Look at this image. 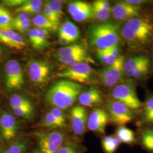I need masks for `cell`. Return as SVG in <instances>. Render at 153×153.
I'll return each instance as SVG.
<instances>
[{
	"label": "cell",
	"mask_w": 153,
	"mask_h": 153,
	"mask_svg": "<svg viewBox=\"0 0 153 153\" xmlns=\"http://www.w3.org/2000/svg\"><path fill=\"white\" fill-rule=\"evenodd\" d=\"M121 34L132 51H144L153 45V21L148 17H136L127 21Z\"/></svg>",
	"instance_id": "6da1fadb"
},
{
	"label": "cell",
	"mask_w": 153,
	"mask_h": 153,
	"mask_svg": "<svg viewBox=\"0 0 153 153\" xmlns=\"http://www.w3.org/2000/svg\"><path fill=\"white\" fill-rule=\"evenodd\" d=\"M83 88L82 84L64 79L49 88L45 94V100L52 107L65 111L74 105Z\"/></svg>",
	"instance_id": "7a4b0ae2"
},
{
	"label": "cell",
	"mask_w": 153,
	"mask_h": 153,
	"mask_svg": "<svg viewBox=\"0 0 153 153\" xmlns=\"http://www.w3.org/2000/svg\"><path fill=\"white\" fill-rule=\"evenodd\" d=\"M120 27L114 22L95 23L88 28L90 43L97 49H108L118 45L120 40Z\"/></svg>",
	"instance_id": "3957f363"
},
{
	"label": "cell",
	"mask_w": 153,
	"mask_h": 153,
	"mask_svg": "<svg viewBox=\"0 0 153 153\" xmlns=\"http://www.w3.org/2000/svg\"><path fill=\"white\" fill-rule=\"evenodd\" d=\"M31 136L36 141L39 153H57L69 135L59 129L39 130L33 131Z\"/></svg>",
	"instance_id": "277c9868"
},
{
	"label": "cell",
	"mask_w": 153,
	"mask_h": 153,
	"mask_svg": "<svg viewBox=\"0 0 153 153\" xmlns=\"http://www.w3.org/2000/svg\"><path fill=\"white\" fill-rule=\"evenodd\" d=\"M111 98L126 105L137 115L142 107L137 96L136 87L131 82H121L115 86L109 93Z\"/></svg>",
	"instance_id": "5b68a950"
},
{
	"label": "cell",
	"mask_w": 153,
	"mask_h": 153,
	"mask_svg": "<svg viewBox=\"0 0 153 153\" xmlns=\"http://www.w3.org/2000/svg\"><path fill=\"white\" fill-rule=\"evenodd\" d=\"M105 109L109 116L111 123L117 127L126 126L136 117V114L120 102L110 98L105 103Z\"/></svg>",
	"instance_id": "8992f818"
},
{
	"label": "cell",
	"mask_w": 153,
	"mask_h": 153,
	"mask_svg": "<svg viewBox=\"0 0 153 153\" xmlns=\"http://www.w3.org/2000/svg\"><path fill=\"white\" fill-rule=\"evenodd\" d=\"M21 124L11 112L0 108V136L5 145L16 140L21 136Z\"/></svg>",
	"instance_id": "52a82bcc"
},
{
	"label": "cell",
	"mask_w": 153,
	"mask_h": 153,
	"mask_svg": "<svg viewBox=\"0 0 153 153\" xmlns=\"http://www.w3.org/2000/svg\"><path fill=\"white\" fill-rule=\"evenodd\" d=\"M53 65L48 61L33 59L28 61L27 72L30 81L38 87L45 85L50 79Z\"/></svg>",
	"instance_id": "ba28073f"
},
{
	"label": "cell",
	"mask_w": 153,
	"mask_h": 153,
	"mask_svg": "<svg viewBox=\"0 0 153 153\" xmlns=\"http://www.w3.org/2000/svg\"><path fill=\"white\" fill-rule=\"evenodd\" d=\"M4 83L7 90H19L25 84L24 72L19 62L14 59L7 61L4 69Z\"/></svg>",
	"instance_id": "9c48e42d"
},
{
	"label": "cell",
	"mask_w": 153,
	"mask_h": 153,
	"mask_svg": "<svg viewBox=\"0 0 153 153\" xmlns=\"http://www.w3.org/2000/svg\"><path fill=\"white\" fill-rule=\"evenodd\" d=\"M88 112L86 108L79 104L71 107L70 112V123L73 136L83 141L85 135L88 131Z\"/></svg>",
	"instance_id": "30bf717a"
},
{
	"label": "cell",
	"mask_w": 153,
	"mask_h": 153,
	"mask_svg": "<svg viewBox=\"0 0 153 153\" xmlns=\"http://www.w3.org/2000/svg\"><path fill=\"white\" fill-rule=\"evenodd\" d=\"M57 76L78 83H90L93 78V70L89 64L82 62L65 68Z\"/></svg>",
	"instance_id": "8fae6325"
},
{
	"label": "cell",
	"mask_w": 153,
	"mask_h": 153,
	"mask_svg": "<svg viewBox=\"0 0 153 153\" xmlns=\"http://www.w3.org/2000/svg\"><path fill=\"white\" fill-rule=\"evenodd\" d=\"M124 57L119 56L113 64L99 71V79L103 85L110 88L120 83L124 74Z\"/></svg>",
	"instance_id": "7c38bea8"
},
{
	"label": "cell",
	"mask_w": 153,
	"mask_h": 153,
	"mask_svg": "<svg viewBox=\"0 0 153 153\" xmlns=\"http://www.w3.org/2000/svg\"><path fill=\"white\" fill-rule=\"evenodd\" d=\"M109 124V116L105 108H94L88 114V130L100 137L105 135L106 128Z\"/></svg>",
	"instance_id": "4fadbf2b"
},
{
	"label": "cell",
	"mask_w": 153,
	"mask_h": 153,
	"mask_svg": "<svg viewBox=\"0 0 153 153\" xmlns=\"http://www.w3.org/2000/svg\"><path fill=\"white\" fill-rule=\"evenodd\" d=\"M111 13L114 18L120 21H129L138 17L140 13V8L126 2H117L111 8Z\"/></svg>",
	"instance_id": "5bb4252c"
},
{
	"label": "cell",
	"mask_w": 153,
	"mask_h": 153,
	"mask_svg": "<svg viewBox=\"0 0 153 153\" xmlns=\"http://www.w3.org/2000/svg\"><path fill=\"white\" fill-rule=\"evenodd\" d=\"M77 100L79 105L86 108L101 107L105 103L102 93L95 86H91L81 93Z\"/></svg>",
	"instance_id": "9a60e30c"
},
{
	"label": "cell",
	"mask_w": 153,
	"mask_h": 153,
	"mask_svg": "<svg viewBox=\"0 0 153 153\" xmlns=\"http://www.w3.org/2000/svg\"><path fill=\"white\" fill-rule=\"evenodd\" d=\"M28 40L33 49L42 51L50 45V31L38 28H33L28 31Z\"/></svg>",
	"instance_id": "2e32d148"
},
{
	"label": "cell",
	"mask_w": 153,
	"mask_h": 153,
	"mask_svg": "<svg viewBox=\"0 0 153 153\" xmlns=\"http://www.w3.org/2000/svg\"><path fill=\"white\" fill-rule=\"evenodd\" d=\"M0 43L13 49L21 50L26 47L22 35L13 30H0Z\"/></svg>",
	"instance_id": "e0dca14e"
},
{
	"label": "cell",
	"mask_w": 153,
	"mask_h": 153,
	"mask_svg": "<svg viewBox=\"0 0 153 153\" xmlns=\"http://www.w3.org/2000/svg\"><path fill=\"white\" fill-rule=\"evenodd\" d=\"M137 115H138V120H137L138 128H153V95L149 96L144 103H142V108Z\"/></svg>",
	"instance_id": "ac0fdd59"
},
{
	"label": "cell",
	"mask_w": 153,
	"mask_h": 153,
	"mask_svg": "<svg viewBox=\"0 0 153 153\" xmlns=\"http://www.w3.org/2000/svg\"><path fill=\"white\" fill-rule=\"evenodd\" d=\"M32 138L21 135L16 140L5 146L0 150V153H28L32 145Z\"/></svg>",
	"instance_id": "d6986e66"
},
{
	"label": "cell",
	"mask_w": 153,
	"mask_h": 153,
	"mask_svg": "<svg viewBox=\"0 0 153 153\" xmlns=\"http://www.w3.org/2000/svg\"><path fill=\"white\" fill-rule=\"evenodd\" d=\"M136 133L137 146L147 153H153V128H138Z\"/></svg>",
	"instance_id": "ffe728a7"
},
{
	"label": "cell",
	"mask_w": 153,
	"mask_h": 153,
	"mask_svg": "<svg viewBox=\"0 0 153 153\" xmlns=\"http://www.w3.org/2000/svg\"><path fill=\"white\" fill-rule=\"evenodd\" d=\"M114 134L119 139L121 145L124 144L131 148L137 146L136 131H133L126 126L117 127Z\"/></svg>",
	"instance_id": "44dd1931"
},
{
	"label": "cell",
	"mask_w": 153,
	"mask_h": 153,
	"mask_svg": "<svg viewBox=\"0 0 153 153\" xmlns=\"http://www.w3.org/2000/svg\"><path fill=\"white\" fill-rule=\"evenodd\" d=\"M86 151L83 141L73 136H68L57 153H86Z\"/></svg>",
	"instance_id": "7402d4cb"
},
{
	"label": "cell",
	"mask_w": 153,
	"mask_h": 153,
	"mask_svg": "<svg viewBox=\"0 0 153 153\" xmlns=\"http://www.w3.org/2000/svg\"><path fill=\"white\" fill-rule=\"evenodd\" d=\"M59 33L69 39L73 43L80 38L81 33L79 28L73 22L66 20L59 28Z\"/></svg>",
	"instance_id": "603a6c76"
},
{
	"label": "cell",
	"mask_w": 153,
	"mask_h": 153,
	"mask_svg": "<svg viewBox=\"0 0 153 153\" xmlns=\"http://www.w3.org/2000/svg\"><path fill=\"white\" fill-rule=\"evenodd\" d=\"M85 48L81 44H71L58 49L55 53V58L73 56L78 55H87Z\"/></svg>",
	"instance_id": "cb8c5ba5"
},
{
	"label": "cell",
	"mask_w": 153,
	"mask_h": 153,
	"mask_svg": "<svg viewBox=\"0 0 153 153\" xmlns=\"http://www.w3.org/2000/svg\"><path fill=\"white\" fill-rule=\"evenodd\" d=\"M100 143L104 153H116L121 145L114 134L100 137Z\"/></svg>",
	"instance_id": "d4e9b609"
},
{
	"label": "cell",
	"mask_w": 153,
	"mask_h": 153,
	"mask_svg": "<svg viewBox=\"0 0 153 153\" xmlns=\"http://www.w3.org/2000/svg\"><path fill=\"white\" fill-rule=\"evenodd\" d=\"M59 62L61 63L66 68L78 64L85 62L95 64V61L93 59L87 55H78L73 56H68L64 57H59L56 59Z\"/></svg>",
	"instance_id": "484cf974"
},
{
	"label": "cell",
	"mask_w": 153,
	"mask_h": 153,
	"mask_svg": "<svg viewBox=\"0 0 153 153\" xmlns=\"http://www.w3.org/2000/svg\"><path fill=\"white\" fill-rule=\"evenodd\" d=\"M9 105L10 109L34 107L33 102L30 99L21 94H13L9 99Z\"/></svg>",
	"instance_id": "4316f807"
},
{
	"label": "cell",
	"mask_w": 153,
	"mask_h": 153,
	"mask_svg": "<svg viewBox=\"0 0 153 153\" xmlns=\"http://www.w3.org/2000/svg\"><path fill=\"white\" fill-rule=\"evenodd\" d=\"M32 22L36 27L44 29L49 31H56L58 30L59 26L53 23L50 21L46 17L43 15L38 14L33 18Z\"/></svg>",
	"instance_id": "83f0119b"
},
{
	"label": "cell",
	"mask_w": 153,
	"mask_h": 153,
	"mask_svg": "<svg viewBox=\"0 0 153 153\" xmlns=\"http://www.w3.org/2000/svg\"><path fill=\"white\" fill-rule=\"evenodd\" d=\"M13 18L10 11L0 4V30H13Z\"/></svg>",
	"instance_id": "f1b7e54d"
},
{
	"label": "cell",
	"mask_w": 153,
	"mask_h": 153,
	"mask_svg": "<svg viewBox=\"0 0 153 153\" xmlns=\"http://www.w3.org/2000/svg\"><path fill=\"white\" fill-rule=\"evenodd\" d=\"M150 62L149 59L145 56H139L126 61L124 63L123 68L124 71H130L143 64Z\"/></svg>",
	"instance_id": "f546056e"
},
{
	"label": "cell",
	"mask_w": 153,
	"mask_h": 153,
	"mask_svg": "<svg viewBox=\"0 0 153 153\" xmlns=\"http://www.w3.org/2000/svg\"><path fill=\"white\" fill-rule=\"evenodd\" d=\"M39 126L43 128L47 129V130L61 129L57 121L55 119V117L49 112V111L45 113L40 121Z\"/></svg>",
	"instance_id": "4dcf8cb0"
},
{
	"label": "cell",
	"mask_w": 153,
	"mask_h": 153,
	"mask_svg": "<svg viewBox=\"0 0 153 153\" xmlns=\"http://www.w3.org/2000/svg\"><path fill=\"white\" fill-rule=\"evenodd\" d=\"M71 17L75 21L78 22H84L90 18H93L91 5L87 3L86 5L79 11H77L76 13L73 14Z\"/></svg>",
	"instance_id": "1f68e13d"
},
{
	"label": "cell",
	"mask_w": 153,
	"mask_h": 153,
	"mask_svg": "<svg viewBox=\"0 0 153 153\" xmlns=\"http://www.w3.org/2000/svg\"><path fill=\"white\" fill-rule=\"evenodd\" d=\"M150 62L145 63L142 65L138 66L137 68L130 71H124L126 76L129 78H133L135 79H140L143 76L148 74L150 71Z\"/></svg>",
	"instance_id": "d6a6232c"
},
{
	"label": "cell",
	"mask_w": 153,
	"mask_h": 153,
	"mask_svg": "<svg viewBox=\"0 0 153 153\" xmlns=\"http://www.w3.org/2000/svg\"><path fill=\"white\" fill-rule=\"evenodd\" d=\"M11 112L18 118L26 120H32L35 117V111L34 107H26L22 108L11 109Z\"/></svg>",
	"instance_id": "836d02e7"
},
{
	"label": "cell",
	"mask_w": 153,
	"mask_h": 153,
	"mask_svg": "<svg viewBox=\"0 0 153 153\" xmlns=\"http://www.w3.org/2000/svg\"><path fill=\"white\" fill-rule=\"evenodd\" d=\"M97 56L101 63L105 67L113 64L118 58L111 55L108 49H97Z\"/></svg>",
	"instance_id": "e575fe53"
},
{
	"label": "cell",
	"mask_w": 153,
	"mask_h": 153,
	"mask_svg": "<svg viewBox=\"0 0 153 153\" xmlns=\"http://www.w3.org/2000/svg\"><path fill=\"white\" fill-rule=\"evenodd\" d=\"M93 18L99 22H104L109 19L111 11L104 10L94 2L91 5Z\"/></svg>",
	"instance_id": "d590c367"
},
{
	"label": "cell",
	"mask_w": 153,
	"mask_h": 153,
	"mask_svg": "<svg viewBox=\"0 0 153 153\" xmlns=\"http://www.w3.org/2000/svg\"><path fill=\"white\" fill-rule=\"evenodd\" d=\"M44 2L42 0H27L22 6L16 7L15 11L16 13H27L28 11L35 7H42Z\"/></svg>",
	"instance_id": "8d00e7d4"
},
{
	"label": "cell",
	"mask_w": 153,
	"mask_h": 153,
	"mask_svg": "<svg viewBox=\"0 0 153 153\" xmlns=\"http://www.w3.org/2000/svg\"><path fill=\"white\" fill-rule=\"evenodd\" d=\"M49 112L53 116L55 119L57 121L61 128H65L66 126V116L65 111L57 107H52Z\"/></svg>",
	"instance_id": "74e56055"
},
{
	"label": "cell",
	"mask_w": 153,
	"mask_h": 153,
	"mask_svg": "<svg viewBox=\"0 0 153 153\" xmlns=\"http://www.w3.org/2000/svg\"><path fill=\"white\" fill-rule=\"evenodd\" d=\"M45 3L49 6L51 10L53 12L59 19L60 20L64 16V11L62 10V1L56 0L46 1Z\"/></svg>",
	"instance_id": "f35d334b"
},
{
	"label": "cell",
	"mask_w": 153,
	"mask_h": 153,
	"mask_svg": "<svg viewBox=\"0 0 153 153\" xmlns=\"http://www.w3.org/2000/svg\"><path fill=\"white\" fill-rule=\"evenodd\" d=\"M43 15L45 17H46L50 21L56 25L58 26H59L60 20L59 19V18L56 16L53 12L51 10L49 6L45 2L44 3V7H43Z\"/></svg>",
	"instance_id": "ab89813d"
},
{
	"label": "cell",
	"mask_w": 153,
	"mask_h": 153,
	"mask_svg": "<svg viewBox=\"0 0 153 153\" xmlns=\"http://www.w3.org/2000/svg\"><path fill=\"white\" fill-rule=\"evenodd\" d=\"M87 4V2L82 1H74L69 3L68 6V11L72 16Z\"/></svg>",
	"instance_id": "60d3db41"
},
{
	"label": "cell",
	"mask_w": 153,
	"mask_h": 153,
	"mask_svg": "<svg viewBox=\"0 0 153 153\" xmlns=\"http://www.w3.org/2000/svg\"><path fill=\"white\" fill-rule=\"evenodd\" d=\"M31 23V20L28 19L25 22H22L21 23L14 26L13 30H16V31L19 33H23L27 31H28Z\"/></svg>",
	"instance_id": "b9f144b4"
},
{
	"label": "cell",
	"mask_w": 153,
	"mask_h": 153,
	"mask_svg": "<svg viewBox=\"0 0 153 153\" xmlns=\"http://www.w3.org/2000/svg\"><path fill=\"white\" fill-rule=\"evenodd\" d=\"M30 14L27 13H20L15 18H13V26L21 23L22 22H25L28 19H30Z\"/></svg>",
	"instance_id": "7bdbcfd3"
},
{
	"label": "cell",
	"mask_w": 153,
	"mask_h": 153,
	"mask_svg": "<svg viewBox=\"0 0 153 153\" xmlns=\"http://www.w3.org/2000/svg\"><path fill=\"white\" fill-rule=\"evenodd\" d=\"M27 0H5L1 2V4L4 6L10 7H18L24 4Z\"/></svg>",
	"instance_id": "ee69618b"
},
{
	"label": "cell",
	"mask_w": 153,
	"mask_h": 153,
	"mask_svg": "<svg viewBox=\"0 0 153 153\" xmlns=\"http://www.w3.org/2000/svg\"><path fill=\"white\" fill-rule=\"evenodd\" d=\"M98 5L104 10L111 11V7L109 5V2L105 0H97L94 1Z\"/></svg>",
	"instance_id": "f6af8a7d"
},
{
	"label": "cell",
	"mask_w": 153,
	"mask_h": 153,
	"mask_svg": "<svg viewBox=\"0 0 153 153\" xmlns=\"http://www.w3.org/2000/svg\"><path fill=\"white\" fill-rule=\"evenodd\" d=\"M59 44L62 45H71L73 43L71 40L69 38H68L66 36L59 33Z\"/></svg>",
	"instance_id": "bcb514c9"
},
{
	"label": "cell",
	"mask_w": 153,
	"mask_h": 153,
	"mask_svg": "<svg viewBox=\"0 0 153 153\" xmlns=\"http://www.w3.org/2000/svg\"><path fill=\"white\" fill-rule=\"evenodd\" d=\"M108 50H109V52L111 53V55H113L115 57L117 58L120 56L119 55V48L118 45H116L115 47L108 48Z\"/></svg>",
	"instance_id": "7dc6e473"
},
{
	"label": "cell",
	"mask_w": 153,
	"mask_h": 153,
	"mask_svg": "<svg viewBox=\"0 0 153 153\" xmlns=\"http://www.w3.org/2000/svg\"><path fill=\"white\" fill-rule=\"evenodd\" d=\"M126 2L131 4V5H133L137 6V5H139V4H144L146 2H148V1H141V0H138V1H126Z\"/></svg>",
	"instance_id": "c3c4849f"
},
{
	"label": "cell",
	"mask_w": 153,
	"mask_h": 153,
	"mask_svg": "<svg viewBox=\"0 0 153 153\" xmlns=\"http://www.w3.org/2000/svg\"><path fill=\"white\" fill-rule=\"evenodd\" d=\"M5 53V49L2 47V46L0 44V60L3 58Z\"/></svg>",
	"instance_id": "681fc988"
},
{
	"label": "cell",
	"mask_w": 153,
	"mask_h": 153,
	"mask_svg": "<svg viewBox=\"0 0 153 153\" xmlns=\"http://www.w3.org/2000/svg\"><path fill=\"white\" fill-rule=\"evenodd\" d=\"M4 146H5V144L4 143L3 141H2V138H1V136H0V150H1V149H2V148H3Z\"/></svg>",
	"instance_id": "f907efd6"
},
{
	"label": "cell",
	"mask_w": 153,
	"mask_h": 153,
	"mask_svg": "<svg viewBox=\"0 0 153 153\" xmlns=\"http://www.w3.org/2000/svg\"><path fill=\"white\" fill-rule=\"evenodd\" d=\"M28 153H39V150L38 149V148H36V149H35L33 150H31V152H28Z\"/></svg>",
	"instance_id": "816d5d0a"
},
{
	"label": "cell",
	"mask_w": 153,
	"mask_h": 153,
	"mask_svg": "<svg viewBox=\"0 0 153 153\" xmlns=\"http://www.w3.org/2000/svg\"></svg>",
	"instance_id": "f5cc1de1"
}]
</instances>
